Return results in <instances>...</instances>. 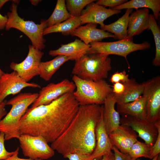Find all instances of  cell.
Instances as JSON below:
<instances>
[{"label":"cell","mask_w":160,"mask_h":160,"mask_svg":"<svg viewBox=\"0 0 160 160\" xmlns=\"http://www.w3.org/2000/svg\"><path fill=\"white\" fill-rule=\"evenodd\" d=\"M79 105L71 92L49 104L28 108L20 120V134L41 136L52 143L68 128Z\"/></svg>","instance_id":"cell-1"},{"label":"cell","mask_w":160,"mask_h":160,"mask_svg":"<svg viewBox=\"0 0 160 160\" xmlns=\"http://www.w3.org/2000/svg\"><path fill=\"white\" fill-rule=\"evenodd\" d=\"M102 113L103 105H80L69 126L51 147L64 158L77 152L91 154L96 146V127Z\"/></svg>","instance_id":"cell-2"},{"label":"cell","mask_w":160,"mask_h":160,"mask_svg":"<svg viewBox=\"0 0 160 160\" xmlns=\"http://www.w3.org/2000/svg\"><path fill=\"white\" fill-rule=\"evenodd\" d=\"M38 96V93H21L7 101V105H11V108L0 121V132L4 134L5 140L18 138L21 135L19 130L20 120Z\"/></svg>","instance_id":"cell-3"},{"label":"cell","mask_w":160,"mask_h":160,"mask_svg":"<svg viewBox=\"0 0 160 160\" xmlns=\"http://www.w3.org/2000/svg\"><path fill=\"white\" fill-rule=\"evenodd\" d=\"M75 61L72 73L84 80L96 81L104 79L112 69L111 60L105 54H86Z\"/></svg>","instance_id":"cell-4"},{"label":"cell","mask_w":160,"mask_h":160,"mask_svg":"<svg viewBox=\"0 0 160 160\" xmlns=\"http://www.w3.org/2000/svg\"><path fill=\"white\" fill-rule=\"evenodd\" d=\"M72 80L76 89L73 95L79 105L103 104L112 93V89L104 79L85 80L73 75Z\"/></svg>","instance_id":"cell-5"},{"label":"cell","mask_w":160,"mask_h":160,"mask_svg":"<svg viewBox=\"0 0 160 160\" xmlns=\"http://www.w3.org/2000/svg\"><path fill=\"white\" fill-rule=\"evenodd\" d=\"M12 2L10 8L11 11L7 13L8 20L6 30L11 28L17 29L28 37L35 48L40 50L44 49L45 40L43 37V32L47 28L46 20H42L39 24H36L32 21L24 20L18 14V4Z\"/></svg>","instance_id":"cell-6"},{"label":"cell","mask_w":160,"mask_h":160,"mask_svg":"<svg viewBox=\"0 0 160 160\" xmlns=\"http://www.w3.org/2000/svg\"><path fill=\"white\" fill-rule=\"evenodd\" d=\"M133 37L128 36L124 39L114 42L97 41L89 44L87 54L100 53L108 55H115L124 57L130 53L139 50H144L151 47L150 43L145 41L140 44L134 42Z\"/></svg>","instance_id":"cell-7"},{"label":"cell","mask_w":160,"mask_h":160,"mask_svg":"<svg viewBox=\"0 0 160 160\" xmlns=\"http://www.w3.org/2000/svg\"><path fill=\"white\" fill-rule=\"evenodd\" d=\"M18 139L23 154L29 159L46 160L55 155L54 151L41 136L21 134Z\"/></svg>","instance_id":"cell-8"},{"label":"cell","mask_w":160,"mask_h":160,"mask_svg":"<svg viewBox=\"0 0 160 160\" xmlns=\"http://www.w3.org/2000/svg\"><path fill=\"white\" fill-rule=\"evenodd\" d=\"M29 51L25 59L19 63L11 62L10 68L16 72L25 81L28 82L34 77L39 75V66L44 53L28 45Z\"/></svg>","instance_id":"cell-9"},{"label":"cell","mask_w":160,"mask_h":160,"mask_svg":"<svg viewBox=\"0 0 160 160\" xmlns=\"http://www.w3.org/2000/svg\"><path fill=\"white\" fill-rule=\"evenodd\" d=\"M146 95V119L155 124L160 121V77L158 76L144 83Z\"/></svg>","instance_id":"cell-10"},{"label":"cell","mask_w":160,"mask_h":160,"mask_svg":"<svg viewBox=\"0 0 160 160\" xmlns=\"http://www.w3.org/2000/svg\"><path fill=\"white\" fill-rule=\"evenodd\" d=\"M75 89L73 82L67 79L56 84L50 83L42 88L31 108L49 104L65 94L73 92Z\"/></svg>","instance_id":"cell-11"},{"label":"cell","mask_w":160,"mask_h":160,"mask_svg":"<svg viewBox=\"0 0 160 160\" xmlns=\"http://www.w3.org/2000/svg\"><path fill=\"white\" fill-rule=\"evenodd\" d=\"M120 124L131 127L138 134V137L143 140L146 143L152 146L158 134V131L154 124L146 119H142L128 115H122Z\"/></svg>","instance_id":"cell-12"},{"label":"cell","mask_w":160,"mask_h":160,"mask_svg":"<svg viewBox=\"0 0 160 160\" xmlns=\"http://www.w3.org/2000/svg\"><path fill=\"white\" fill-rule=\"evenodd\" d=\"M27 87L41 88L37 84L25 82L15 71L4 73L0 79V103L8 95L18 94Z\"/></svg>","instance_id":"cell-13"},{"label":"cell","mask_w":160,"mask_h":160,"mask_svg":"<svg viewBox=\"0 0 160 160\" xmlns=\"http://www.w3.org/2000/svg\"><path fill=\"white\" fill-rule=\"evenodd\" d=\"M121 12L120 10L106 8L93 2L82 10L79 17L81 25L89 23L99 24L100 28L105 25L104 22L106 19Z\"/></svg>","instance_id":"cell-14"},{"label":"cell","mask_w":160,"mask_h":160,"mask_svg":"<svg viewBox=\"0 0 160 160\" xmlns=\"http://www.w3.org/2000/svg\"><path fill=\"white\" fill-rule=\"evenodd\" d=\"M108 135L112 145L125 154H128L132 146L138 140V135L134 130L121 124Z\"/></svg>","instance_id":"cell-15"},{"label":"cell","mask_w":160,"mask_h":160,"mask_svg":"<svg viewBox=\"0 0 160 160\" xmlns=\"http://www.w3.org/2000/svg\"><path fill=\"white\" fill-rule=\"evenodd\" d=\"M97 24L92 23L80 26L74 30L71 35L78 37L87 45L93 42L100 41L105 38H116L113 34L97 28Z\"/></svg>","instance_id":"cell-16"},{"label":"cell","mask_w":160,"mask_h":160,"mask_svg":"<svg viewBox=\"0 0 160 160\" xmlns=\"http://www.w3.org/2000/svg\"><path fill=\"white\" fill-rule=\"evenodd\" d=\"M95 133L96 146L93 151L91 154V158L92 160L94 159H100L103 156L112 151L113 145L106 130L103 113L96 125Z\"/></svg>","instance_id":"cell-17"},{"label":"cell","mask_w":160,"mask_h":160,"mask_svg":"<svg viewBox=\"0 0 160 160\" xmlns=\"http://www.w3.org/2000/svg\"><path fill=\"white\" fill-rule=\"evenodd\" d=\"M149 11L148 8L136 9L131 13L127 31V36L133 37L149 30Z\"/></svg>","instance_id":"cell-18"},{"label":"cell","mask_w":160,"mask_h":160,"mask_svg":"<svg viewBox=\"0 0 160 160\" xmlns=\"http://www.w3.org/2000/svg\"><path fill=\"white\" fill-rule=\"evenodd\" d=\"M116 103L112 93L106 99L103 105V120L108 135L120 124V114L115 108Z\"/></svg>","instance_id":"cell-19"},{"label":"cell","mask_w":160,"mask_h":160,"mask_svg":"<svg viewBox=\"0 0 160 160\" xmlns=\"http://www.w3.org/2000/svg\"><path fill=\"white\" fill-rule=\"evenodd\" d=\"M90 45L85 44L81 40L76 39L74 41L62 44L58 49L51 50L49 54L52 56L62 55L70 57L72 60H76L87 54Z\"/></svg>","instance_id":"cell-20"},{"label":"cell","mask_w":160,"mask_h":160,"mask_svg":"<svg viewBox=\"0 0 160 160\" xmlns=\"http://www.w3.org/2000/svg\"><path fill=\"white\" fill-rule=\"evenodd\" d=\"M147 97L143 93L137 100L128 103L117 104V111L122 115H126L142 119H146Z\"/></svg>","instance_id":"cell-21"},{"label":"cell","mask_w":160,"mask_h":160,"mask_svg":"<svg viewBox=\"0 0 160 160\" xmlns=\"http://www.w3.org/2000/svg\"><path fill=\"white\" fill-rule=\"evenodd\" d=\"M123 84L125 87L123 93L118 96L113 94L116 104L132 102L138 98L143 93L144 83L139 84L133 79H131L128 81Z\"/></svg>","instance_id":"cell-22"},{"label":"cell","mask_w":160,"mask_h":160,"mask_svg":"<svg viewBox=\"0 0 160 160\" xmlns=\"http://www.w3.org/2000/svg\"><path fill=\"white\" fill-rule=\"evenodd\" d=\"M132 10V9H127L121 17L111 24H105L101 29L113 34L119 40L126 38L129 16Z\"/></svg>","instance_id":"cell-23"},{"label":"cell","mask_w":160,"mask_h":160,"mask_svg":"<svg viewBox=\"0 0 160 160\" xmlns=\"http://www.w3.org/2000/svg\"><path fill=\"white\" fill-rule=\"evenodd\" d=\"M69 60H72L70 57L60 55L53 59L45 62H41L39 66V75L46 81H49L60 66Z\"/></svg>","instance_id":"cell-24"},{"label":"cell","mask_w":160,"mask_h":160,"mask_svg":"<svg viewBox=\"0 0 160 160\" xmlns=\"http://www.w3.org/2000/svg\"><path fill=\"white\" fill-rule=\"evenodd\" d=\"M139 8L150 9L153 11L155 19L158 20L160 15V0H131L111 8L120 10L124 9H137Z\"/></svg>","instance_id":"cell-25"},{"label":"cell","mask_w":160,"mask_h":160,"mask_svg":"<svg viewBox=\"0 0 160 160\" xmlns=\"http://www.w3.org/2000/svg\"><path fill=\"white\" fill-rule=\"evenodd\" d=\"M81 25L79 17L72 16L59 24L44 29L43 35L53 33H61L64 35H71L75 29Z\"/></svg>","instance_id":"cell-26"},{"label":"cell","mask_w":160,"mask_h":160,"mask_svg":"<svg viewBox=\"0 0 160 160\" xmlns=\"http://www.w3.org/2000/svg\"><path fill=\"white\" fill-rule=\"evenodd\" d=\"M72 16L67 9L65 1L58 0L52 14L46 20L47 28L60 23Z\"/></svg>","instance_id":"cell-27"},{"label":"cell","mask_w":160,"mask_h":160,"mask_svg":"<svg viewBox=\"0 0 160 160\" xmlns=\"http://www.w3.org/2000/svg\"><path fill=\"white\" fill-rule=\"evenodd\" d=\"M153 34L156 46V54L152 61L153 64L156 66H160V30L153 15L150 14L149 30Z\"/></svg>","instance_id":"cell-28"},{"label":"cell","mask_w":160,"mask_h":160,"mask_svg":"<svg viewBox=\"0 0 160 160\" xmlns=\"http://www.w3.org/2000/svg\"><path fill=\"white\" fill-rule=\"evenodd\" d=\"M151 147L149 145L137 140L130 148L128 154L132 158L143 157L149 159Z\"/></svg>","instance_id":"cell-29"},{"label":"cell","mask_w":160,"mask_h":160,"mask_svg":"<svg viewBox=\"0 0 160 160\" xmlns=\"http://www.w3.org/2000/svg\"><path fill=\"white\" fill-rule=\"evenodd\" d=\"M94 0H67L66 7L72 16L79 17L84 8Z\"/></svg>","instance_id":"cell-30"},{"label":"cell","mask_w":160,"mask_h":160,"mask_svg":"<svg viewBox=\"0 0 160 160\" xmlns=\"http://www.w3.org/2000/svg\"><path fill=\"white\" fill-rule=\"evenodd\" d=\"M158 131L157 139L153 145L151 147V152L149 159H152L160 153V121L154 124Z\"/></svg>","instance_id":"cell-31"},{"label":"cell","mask_w":160,"mask_h":160,"mask_svg":"<svg viewBox=\"0 0 160 160\" xmlns=\"http://www.w3.org/2000/svg\"><path fill=\"white\" fill-rule=\"evenodd\" d=\"M130 79L129 75L124 70L121 72L118 71L115 72L111 76L110 81L113 84L119 82L124 83L128 81Z\"/></svg>","instance_id":"cell-32"},{"label":"cell","mask_w":160,"mask_h":160,"mask_svg":"<svg viewBox=\"0 0 160 160\" xmlns=\"http://www.w3.org/2000/svg\"><path fill=\"white\" fill-rule=\"evenodd\" d=\"M4 134L0 132V160L6 159L12 156L14 151L9 152L6 149L4 146Z\"/></svg>","instance_id":"cell-33"},{"label":"cell","mask_w":160,"mask_h":160,"mask_svg":"<svg viewBox=\"0 0 160 160\" xmlns=\"http://www.w3.org/2000/svg\"><path fill=\"white\" fill-rule=\"evenodd\" d=\"M64 158L69 160H92L91 158V154L80 152L70 153Z\"/></svg>","instance_id":"cell-34"},{"label":"cell","mask_w":160,"mask_h":160,"mask_svg":"<svg viewBox=\"0 0 160 160\" xmlns=\"http://www.w3.org/2000/svg\"><path fill=\"white\" fill-rule=\"evenodd\" d=\"M97 4L104 7H108L111 8L121 5L128 1L127 0H99L96 1Z\"/></svg>","instance_id":"cell-35"},{"label":"cell","mask_w":160,"mask_h":160,"mask_svg":"<svg viewBox=\"0 0 160 160\" xmlns=\"http://www.w3.org/2000/svg\"><path fill=\"white\" fill-rule=\"evenodd\" d=\"M112 151L114 155V160H140L139 158L136 159L131 157L128 154L121 153L113 146Z\"/></svg>","instance_id":"cell-36"},{"label":"cell","mask_w":160,"mask_h":160,"mask_svg":"<svg viewBox=\"0 0 160 160\" xmlns=\"http://www.w3.org/2000/svg\"><path fill=\"white\" fill-rule=\"evenodd\" d=\"M125 88L124 84L121 82L113 84L112 89V93L115 95H120L124 92Z\"/></svg>","instance_id":"cell-37"},{"label":"cell","mask_w":160,"mask_h":160,"mask_svg":"<svg viewBox=\"0 0 160 160\" xmlns=\"http://www.w3.org/2000/svg\"><path fill=\"white\" fill-rule=\"evenodd\" d=\"M7 102V100H5L3 101L0 103V121L7 114V112L5 108Z\"/></svg>","instance_id":"cell-38"},{"label":"cell","mask_w":160,"mask_h":160,"mask_svg":"<svg viewBox=\"0 0 160 160\" xmlns=\"http://www.w3.org/2000/svg\"><path fill=\"white\" fill-rule=\"evenodd\" d=\"M19 149V148L17 147L16 150L14 151V153L12 156L6 159L3 160H33L29 159H25L21 158L19 157L18 155Z\"/></svg>","instance_id":"cell-39"},{"label":"cell","mask_w":160,"mask_h":160,"mask_svg":"<svg viewBox=\"0 0 160 160\" xmlns=\"http://www.w3.org/2000/svg\"><path fill=\"white\" fill-rule=\"evenodd\" d=\"M7 20V15L3 16L0 13V30L5 28Z\"/></svg>","instance_id":"cell-40"},{"label":"cell","mask_w":160,"mask_h":160,"mask_svg":"<svg viewBox=\"0 0 160 160\" xmlns=\"http://www.w3.org/2000/svg\"><path fill=\"white\" fill-rule=\"evenodd\" d=\"M114 154L112 151H111L103 156L101 159H94L93 160H114Z\"/></svg>","instance_id":"cell-41"},{"label":"cell","mask_w":160,"mask_h":160,"mask_svg":"<svg viewBox=\"0 0 160 160\" xmlns=\"http://www.w3.org/2000/svg\"><path fill=\"white\" fill-rule=\"evenodd\" d=\"M29 1L32 4L36 6L39 2L41 1L40 0H30Z\"/></svg>","instance_id":"cell-42"},{"label":"cell","mask_w":160,"mask_h":160,"mask_svg":"<svg viewBox=\"0 0 160 160\" xmlns=\"http://www.w3.org/2000/svg\"><path fill=\"white\" fill-rule=\"evenodd\" d=\"M9 1L8 0H0V9L2 8L4 5L7 1Z\"/></svg>","instance_id":"cell-43"},{"label":"cell","mask_w":160,"mask_h":160,"mask_svg":"<svg viewBox=\"0 0 160 160\" xmlns=\"http://www.w3.org/2000/svg\"><path fill=\"white\" fill-rule=\"evenodd\" d=\"M4 73L3 71L0 68V79L2 76V75L4 74Z\"/></svg>","instance_id":"cell-44"},{"label":"cell","mask_w":160,"mask_h":160,"mask_svg":"<svg viewBox=\"0 0 160 160\" xmlns=\"http://www.w3.org/2000/svg\"><path fill=\"white\" fill-rule=\"evenodd\" d=\"M159 154L154 157L152 159V160H157Z\"/></svg>","instance_id":"cell-45"},{"label":"cell","mask_w":160,"mask_h":160,"mask_svg":"<svg viewBox=\"0 0 160 160\" xmlns=\"http://www.w3.org/2000/svg\"><path fill=\"white\" fill-rule=\"evenodd\" d=\"M157 160H160V154H159V156H158V157Z\"/></svg>","instance_id":"cell-46"},{"label":"cell","mask_w":160,"mask_h":160,"mask_svg":"<svg viewBox=\"0 0 160 160\" xmlns=\"http://www.w3.org/2000/svg\"><path fill=\"white\" fill-rule=\"evenodd\" d=\"M38 160H40V159H38Z\"/></svg>","instance_id":"cell-47"}]
</instances>
